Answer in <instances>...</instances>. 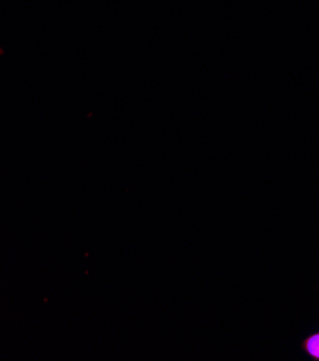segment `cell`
<instances>
[{
  "label": "cell",
  "mask_w": 319,
  "mask_h": 361,
  "mask_svg": "<svg viewBox=\"0 0 319 361\" xmlns=\"http://www.w3.org/2000/svg\"><path fill=\"white\" fill-rule=\"evenodd\" d=\"M305 353L313 360H319V333L309 336L302 344Z\"/></svg>",
  "instance_id": "cell-1"
}]
</instances>
